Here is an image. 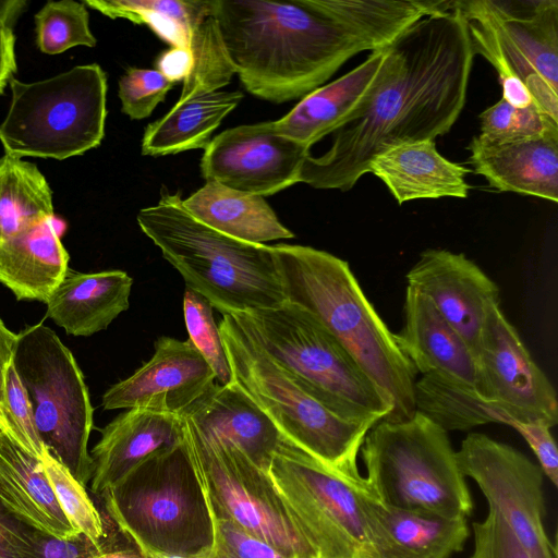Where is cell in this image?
I'll list each match as a JSON object with an SVG mask.
<instances>
[{
    "instance_id": "obj_33",
    "label": "cell",
    "mask_w": 558,
    "mask_h": 558,
    "mask_svg": "<svg viewBox=\"0 0 558 558\" xmlns=\"http://www.w3.org/2000/svg\"><path fill=\"white\" fill-rule=\"evenodd\" d=\"M110 19L147 25L170 47L189 48L192 33L213 14L214 0H85Z\"/></svg>"
},
{
    "instance_id": "obj_20",
    "label": "cell",
    "mask_w": 558,
    "mask_h": 558,
    "mask_svg": "<svg viewBox=\"0 0 558 558\" xmlns=\"http://www.w3.org/2000/svg\"><path fill=\"white\" fill-rule=\"evenodd\" d=\"M185 439L180 415L128 409L101 429L92 449L90 490L99 496L150 456Z\"/></svg>"
},
{
    "instance_id": "obj_16",
    "label": "cell",
    "mask_w": 558,
    "mask_h": 558,
    "mask_svg": "<svg viewBox=\"0 0 558 558\" xmlns=\"http://www.w3.org/2000/svg\"><path fill=\"white\" fill-rule=\"evenodd\" d=\"M476 361L481 398L515 422L557 424L556 391L499 305L488 316Z\"/></svg>"
},
{
    "instance_id": "obj_44",
    "label": "cell",
    "mask_w": 558,
    "mask_h": 558,
    "mask_svg": "<svg viewBox=\"0 0 558 558\" xmlns=\"http://www.w3.org/2000/svg\"><path fill=\"white\" fill-rule=\"evenodd\" d=\"M99 544L83 533L58 537L36 529L32 538L31 558H92Z\"/></svg>"
},
{
    "instance_id": "obj_30",
    "label": "cell",
    "mask_w": 558,
    "mask_h": 558,
    "mask_svg": "<svg viewBox=\"0 0 558 558\" xmlns=\"http://www.w3.org/2000/svg\"><path fill=\"white\" fill-rule=\"evenodd\" d=\"M242 98L239 90H216L179 99L167 114L146 126L142 154L157 157L205 149L214 131Z\"/></svg>"
},
{
    "instance_id": "obj_22",
    "label": "cell",
    "mask_w": 558,
    "mask_h": 558,
    "mask_svg": "<svg viewBox=\"0 0 558 558\" xmlns=\"http://www.w3.org/2000/svg\"><path fill=\"white\" fill-rule=\"evenodd\" d=\"M469 150L490 187L558 202V134L502 143L474 136Z\"/></svg>"
},
{
    "instance_id": "obj_38",
    "label": "cell",
    "mask_w": 558,
    "mask_h": 558,
    "mask_svg": "<svg viewBox=\"0 0 558 558\" xmlns=\"http://www.w3.org/2000/svg\"><path fill=\"white\" fill-rule=\"evenodd\" d=\"M478 118L481 132L477 136L488 142H514L558 134V121L534 104L517 107L501 98Z\"/></svg>"
},
{
    "instance_id": "obj_4",
    "label": "cell",
    "mask_w": 558,
    "mask_h": 558,
    "mask_svg": "<svg viewBox=\"0 0 558 558\" xmlns=\"http://www.w3.org/2000/svg\"><path fill=\"white\" fill-rule=\"evenodd\" d=\"M137 223L182 276L186 288L222 314L275 308L286 300L271 246L223 234L197 220L180 193L162 190Z\"/></svg>"
},
{
    "instance_id": "obj_18",
    "label": "cell",
    "mask_w": 558,
    "mask_h": 558,
    "mask_svg": "<svg viewBox=\"0 0 558 558\" xmlns=\"http://www.w3.org/2000/svg\"><path fill=\"white\" fill-rule=\"evenodd\" d=\"M408 286L426 295L477 356L497 284L462 253L427 248L407 274Z\"/></svg>"
},
{
    "instance_id": "obj_34",
    "label": "cell",
    "mask_w": 558,
    "mask_h": 558,
    "mask_svg": "<svg viewBox=\"0 0 558 558\" xmlns=\"http://www.w3.org/2000/svg\"><path fill=\"white\" fill-rule=\"evenodd\" d=\"M415 410L447 433L468 430L487 423L513 428L515 421L502 410L485 401L474 390L458 386L435 375H422L414 384Z\"/></svg>"
},
{
    "instance_id": "obj_25",
    "label": "cell",
    "mask_w": 558,
    "mask_h": 558,
    "mask_svg": "<svg viewBox=\"0 0 558 558\" xmlns=\"http://www.w3.org/2000/svg\"><path fill=\"white\" fill-rule=\"evenodd\" d=\"M132 284L123 270L86 274L69 268L46 302L47 316L68 335L92 336L129 308Z\"/></svg>"
},
{
    "instance_id": "obj_15",
    "label": "cell",
    "mask_w": 558,
    "mask_h": 558,
    "mask_svg": "<svg viewBox=\"0 0 558 558\" xmlns=\"http://www.w3.org/2000/svg\"><path fill=\"white\" fill-rule=\"evenodd\" d=\"M310 148L279 133L275 121L227 129L210 140L201 160L206 182L269 196L300 180Z\"/></svg>"
},
{
    "instance_id": "obj_40",
    "label": "cell",
    "mask_w": 558,
    "mask_h": 558,
    "mask_svg": "<svg viewBox=\"0 0 558 558\" xmlns=\"http://www.w3.org/2000/svg\"><path fill=\"white\" fill-rule=\"evenodd\" d=\"M174 84L156 69L129 68L118 82L123 113L133 120L149 117Z\"/></svg>"
},
{
    "instance_id": "obj_27",
    "label": "cell",
    "mask_w": 558,
    "mask_h": 558,
    "mask_svg": "<svg viewBox=\"0 0 558 558\" xmlns=\"http://www.w3.org/2000/svg\"><path fill=\"white\" fill-rule=\"evenodd\" d=\"M0 500L28 525L58 537L78 532L56 498L40 459L0 430Z\"/></svg>"
},
{
    "instance_id": "obj_41",
    "label": "cell",
    "mask_w": 558,
    "mask_h": 558,
    "mask_svg": "<svg viewBox=\"0 0 558 558\" xmlns=\"http://www.w3.org/2000/svg\"><path fill=\"white\" fill-rule=\"evenodd\" d=\"M5 400L9 415V433L5 435L40 459L46 447L38 436L27 392L13 363L9 366L7 374Z\"/></svg>"
},
{
    "instance_id": "obj_11",
    "label": "cell",
    "mask_w": 558,
    "mask_h": 558,
    "mask_svg": "<svg viewBox=\"0 0 558 558\" xmlns=\"http://www.w3.org/2000/svg\"><path fill=\"white\" fill-rule=\"evenodd\" d=\"M12 363L43 445L86 486L93 472L87 446L94 409L72 352L52 329L37 324L17 333Z\"/></svg>"
},
{
    "instance_id": "obj_19",
    "label": "cell",
    "mask_w": 558,
    "mask_h": 558,
    "mask_svg": "<svg viewBox=\"0 0 558 558\" xmlns=\"http://www.w3.org/2000/svg\"><path fill=\"white\" fill-rule=\"evenodd\" d=\"M403 316V327L395 338L416 373L435 375L477 393L478 366L472 350L430 300L409 286Z\"/></svg>"
},
{
    "instance_id": "obj_42",
    "label": "cell",
    "mask_w": 558,
    "mask_h": 558,
    "mask_svg": "<svg viewBox=\"0 0 558 558\" xmlns=\"http://www.w3.org/2000/svg\"><path fill=\"white\" fill-rule=\"evenodd\" d=\"M214 518V544L206 558H286L234 522Z\"/></svg>"
},
{
    "instance_id": "obj_3",
    "label": "cell",
    "mask_w": 558,
    "mask_h": 558,
    "mask_svg": "<svg viewBox=\"0 0 558 558\" xmlns=\"http://www.w3.org/2000/svg\"><path fill=\"white\" fill-rule=\"evenodd\" d=\"M271 248L286 302L308 312L383 391L391 403L386 421L411 418L417 373L349 264L306 245L281 243Z\"/></svg>"
},
{
    "instance_id": "obj_46",
    "label": "cell",
    "mask_w": 558,
    "mask_h": 558,
    "mask_svg": "<svg viewBox=\"0 0 558 558\" xmlns=\"http://www.w3.org/2000/svg\"><path fill=\"white\" fill-rule=\"evenodd\" d=\"M526 441L545 476L558 485V450L550 427L543 423L518 422L513 427Z\"/></svg>"
},
{
    "instance_id": "obj_12",
    "label": "cell",
    "mask_w": 558,
    "mask_h": 558,
    "mask_svg": "<svg viewBox=\"0 0 558 558\" xmlns=\"http://www.w3.org/2000/svg\"><path fill=\"white\" fill-rule=\"evenodd\" d=\"M183 418L213 517L234 522L286 558H318L268 472L234 444Z\"/></svg>"
},
{
    "instance_id": "obj_13",
    "label": "cell",
    "mask_w": 558,
    "mask_h": 558,
    "mask_svg": "<svg viewBox=\"0 0 558 558\" xmlns=\"http://www.w3.org/2000/svg\"><path fill=\"white\" fill-rule=\"evenodd\" d=\"M267 472L318 558H374L367 484L348 481L287 438Z\"/></svg>"
},
{
    "instance_id": "obj_7",
    "label": "cell",
    "mask_w": 558,
    "mask_h": 558,
    "mask_svg": "<svg viewBox=\"0 0 558 558\" xmlns=\"http://www.w3.org/2000/svg\"><path fill=\"white\" fill-rule=\"evenodd\" d=\"M235 383L293 445L359 485L357 454L374 426L344 420L311 397L239 326L231 314L219 324Z\"/></svg>"
},
{
    "instance_id": "obj_10",
    "label": "cell",
    "mask_w": 558,
    "mask_h": 558,
    "mask_svg": "<svg viewBox=\"0 0 558 558\" xmlns=\"http://www.w3.org/2000/svg\"><path fill=\"white\" fill-rule=\"evenodd\" d=\"M10 87V107L0 125L5 155L63 160L100 145L107 76L97 63L33 83L13 77Z\"/></svg>"
},
{
    "instance_id": "obj_26",
    "label": "cell",
    "mask_w": 558,
    "mask_h": 558,
    "mask_svg": "<svg viewBox=\"0 0 558 558\" xmlns=\"http://www.w3.org/2000/svg\"><path fill=\"white\" fill-rule=\"evenodd\" d=\"M385 59V48L373 51L360 65L303 97L286 116L275 120L277 131L311 148L331 134L363 100Z\"/></svg>"
},
{
    "instance_id": "obj_35",
    "label": "cell",
    "mask_w": 558,
    "mask_h": 558,
    "mask_svg": "<svg viewBox=\"0 0 558 558\" xmlns=\"http://www.w3.org/2000/svg\"><path fill=\"white\" fill-rule=\"evenodd\" d=\"M189 48L192 69L183 81L180 100L195 94L216 92L231 82L235 71L222 44L214 14L194 29Z\"/></svg>"
},
{
    "instance_id": "obj_45",
    "label": "cell",
    "mask_w": 558,
    "mask_h": 558,
    "mask_svg": "<svg viewBox=\"0 0 558 558\" xmlns=\"http://www.w3.org/2000/svg\"><path fill=\"white\" fill-rule=\"evenodd\" d=\"M26 8V0H0V95L17 70L14 27Z\"/></svg>"
},
{
    "instance_id": "obj_47",
    "label": "cell",
    "mask_w": 558,
    "mask_h": 558,
    "mask_svg": "<svg viewBox=\"0 0 558 558\" xmlns=\"http://www.w3.org/2000/svg\"><path fill=\"white\" fill-rule=\"evenodd\" d=\"M35 530L10 512L0 500V558H31Z\"/></svg>"
},
{
    "instance_id": "obj_32",
    "label": "cell",
    "mask_w": 558,
    "mask_h": 558,
    "mask_svg": "<svg viewBox=\"0 0 558 558\" xmlns=\"http://www.w3.org/2000/svg\"><path fill=\"white\" fill-rule=\"evenodd\" d=\"M54 217L52 192L33 162L0 158V247L45 219Z\"/></svg>"
},
{
    "instance_id": "obj_8",
    "label": "cell",
    "mask_w": 558,
    "mask_h": 558,
    "mask_svg": "<svg viewBox=\"0 0 558 558\" xmlns=\"http://www.w3.org/2000/svg\"><path fill=\"white\" fill-rule=\"evenodd\" d=\"M368 490L380 502L445 517H468L473 500L448 433L422 413L380 420L360 449Z\"/></svg>"
},
{
    "instance_id": "obj_29",
    "label": "cell",
    "mask_w": 558,
    "mask_h": 558,
    "mask_svg": "<svg viewBox=\"0 0 558 558\" xmlns=\"http://www.w3.org/2000/svg\"><path fill=\"white\" fill-rule=\"evenodd\" d=\"M183 204L204 225L238 240L264 244L294 238L259 195L206 182Z\"/></svg>"
},
{
    "instance_id": "obj_31",
    "label": "cell",
    "mask_w": 558,
    "mask_h": 558,
    "mask_svg": "<svg viewBox=\"0 0 558 558\" xmlns=\"http://www.w3.org/2000/svg\"><path fill=\"white\" fill-rule=\"evenodd\" d=\"M366 50L388 47L425 16L449 10L453 1L438 0H314Z\"/></svg>"
},
{
    "instance_id": "obj_49",
    "label": "cell",
    "mask_w": 558,
    "mask_h": 558,
    "mask_svg": "<svg viewBox=\"0 0 558 558\" xmlns=\"http://www.w3.org/2000/svg\"><path fill=\"white\" fill-rule=\"evenodd\" d=\"M155 65L171 82H183L192 69L190 48L170 47L158 54Z\"/></svg>"
},
{
    "instance_id": "obj_23",
    "label": "cell",
    "mask_w": 558,
    "mask_h": 558,
    "mask_svg": "<svg viewBox=\"0 0 558 558\" xmlns=\"http://www.w3.org/2000/svg\"><path fill=\"white\" fill-rule=\"evenodd\" d=\"M204 432L234 444L256 465L268 471L286 439L266 413L235 384H215L183 415Z\"/></svg>"
},
{
    "instance_id": "obj_9",
    "label": "cell",
    "mask_w": 558,
    "mask_h": 558,
    "mask_svg": "<svg viewBox=\"0 0 558 558\" xmlns=\"http://www.w3.org/2000/svg\"><path fill=\"white\" fill-rule=\"evenodd\" d=\"M474 54L497 71L502 97L558 121V1L458 0Z\"/></svg>"
},
{
    "instance_id": "obj_2",
    "label": "cell",
    "mask_w": 558,
    "mask_h": 558,
    "mask_svg": "<svg viewBox=\"0 0 558 558\" xmlns=\"http://www.w3.org/2000/svg\"><path fill=\"white\" fill-rule=\"evenodd\" d=\"M213 14L245 89L274 104L302 99L366 51L314 0H214Z\"/></svg>"
},
{
    "instance_id": "obj_17",
    "label": "cell",
    "mask_w": 558,
    "mask_h": 558,
    "mask_svg": "<svg viewBox=\"0 0 558 558\" xmlns=\"http://www.w3.org/2000/svg\"><path fill=\"white\" fill-rule=\"evenodd\" d=\"M215 374L187 339L161 336L153 356L102 396L104 410L145 409L182 416L215 385Z\"/></svg>"
},
{
    "instance_id": "obj_37",
    "label": "cell",
    "mask_w": 558,
    "mask_h": 558,
    "mask_svg": "<svg viewBox=\"0 0 558 558\" xmlns=\"http://www.w3.org/2000/svg\"><path fill=\"white\" fill-rule=\"evenodd\" d=\"M40 460L59 506L70 524L76 532L83 533L95 543H100L107 534V522L87 494L86 486L82 485L47 448Z\"/></svg>"
},
{
    "instance_id": "obj_24",
    "label": "cell",
    "mask_w": 558,
    "mask_h": 558,
    "mask_svg": "<svg viewBox=\"0 0 558 558\" xmlns=\"http://www.w3.org/2000/svg\"><path fill=\"white\" fill-rule=\"evenodd\" d=\"M368 172L380 179L398 204L424 198H465L470 185L464 166L444 157L435 140L395 146L375 157Z\"/></svg>"
},
{
    "instance_id": "obj_39",
    "label": "cell",
    "mask_w": 558,
    "mask_h": 558,
    "mask_svg": "<svg viewBox=\"0 0 558 558\" xmlns=\"http://www.w3.org/2000/svg\"><path fill=\"white\" fill-rule=\"evenodd\" d=\"M213 308L204 296L185 288L183 315L189 340L208 363L219 385L223 386L232 383V372Z\"/></svg>"
},
{
    "instance_id": "obj_28",
    "label": "cell",
    "mask_w": 558,
    "mask_h": 558,
    "mask_svg": "<svg viewBox=\"0 0 558 558\" xmlns=\"http://www.w3.org/2000/svg\"><path fill=\"white\" fill-rule=\"evenodd\" d=\"M69 259L54 217L45 219L0 247V283L17 300L46 303L70 268Z\"/></svg>"
},
{
    "instance_id": "obj_5",
    "label": "cell",
    "mask_w": 558,
    "mask_h": 558,
    "mask_svg": "<svg viewBox=\"0 0 558 558\" xmlns=\"http://www.w3.org/2000/svg\"><path fill=\"white\" fill-rule=\"evenodd\" d=\"M105 515L140 550L206 558L214 518L184 439L159 451L99 495Z\"/></svg>"
},
{
    "instance_id": "obj_1",
    "label": "cell",
    "mask_w": 558,
    "mask_h": 558,
    "mask_svg": "<svg viewBox=\"0 0 558 558\" xmlns=\"http://www.w3.org/2000/svg\"><path fill=\"white\" fill-rule=\"evenodd\" d=\"M474 56L458 0L410 26L385 48L375 82L330 134L328 150L305 158L299 183L347 192L379 154L448 133L463 110Z\"/></svg>"
},
{
    "instance_id": "obj_6",
    "label": "cell",
    "mask_w": 558,
    "mask_h": 558,
    "mask_svg": "<svg viewBox=\"0 0 558 558\" xmlns=\"http://www.w3.org/2000/svg\"><path fill=\"white\" fill-rule=\"evenodd\" d=\"M231 315L302 389L336 415L372 425L389 416L388 398L308 312L284 302Z\"/></svg>"
},
{
    "instance_id": "obj_43",
    "label": "cell",
    "mask_w": 558,
    "mask_h": 558,
    "mask_svg": "<svg viewBox=\"0 0 558 558\" xmlns=\"http://www.w3.org/2000/svg\"><path fill=\"white\" fill-rule=\"evenodd\" d=\"M472 527L474 549L469 558H531L496 512L488 510Z\"/></svg>"
},
{
    "instance_id": "obj_50",
    "label": "cell",
    "mask_w": 558,
    "mask_h": 558,
    "mask_svg": "<svg viewBox=\"0 0 558 558\" xmlns=\"http://www.w3.org/2000/svg\"><path fill=\"white\" fill-rule=\"evenodd\" d=\"M104 517L107 522V534L92 558H145L132 542L131 546L121 542L120 531L105 514Z\"/></svg>"
},
{
    "instance_id": "obj_48",
    "label": "cell",
    "mask_w": 558,
    "mask_h": 558,
    "mask_svg": "<svg viewBox=\"0 0 558 558\" xmlns=\"http://www.w3.org/2000/svg\"><path fill=\"white\" fill-rule=\"evenodd\" d=\"M17 335L12 332L0 318V430L9 433V415L5 400V379L12 363Z\"/></svg>"
},
{
    "instance_id": "obj_21",
    "label": "cell",
    "mask_w": 558,
    "mask_h": 558,
    "mask_svg": "<svg viewBox=\"0 0 558 558\" xmlns=\"http://www.w3.org/2000/svg\"><path fill=\"white\" fill-rule=\"evenodd\" d=\"M364 507L374 558H450L469 537L465 517L395 508L372 494Z\"/></svg>"
},
{
    "instance_id": "obj_14",
    "label": "cell",
    "mask_w": 558,
    "mask_h": 558,
    "mask_svg": "<svg viewBox=\"0 0 558 558\" xmlns=\"http://www.w3.org/2000/svg\"><path fill=\"white\" fill-rule=\"evenodd\" d=\"M456 453L463 475L477 484L489 510L505 521L531 558H557L544 525L539 465L510 445L480 433H470Z\"/></svg>"
},
{
    "instance_id": "obj_36",
    "label": "cell",
    "mask_w": 558,
    "mask_h": 558,
    "mask_svg": "<svg viewBox=\"0 0 558 558\" xmlns=\"http://www.w3.org/2000/svg\"><path fill=\"white\" fill-rule=\"evenodd\" d=\"M36 44L46 54L75 46L95 47L86 5L73 0L48 1L35 15Z\"/></svg>"
}]
</instances>
